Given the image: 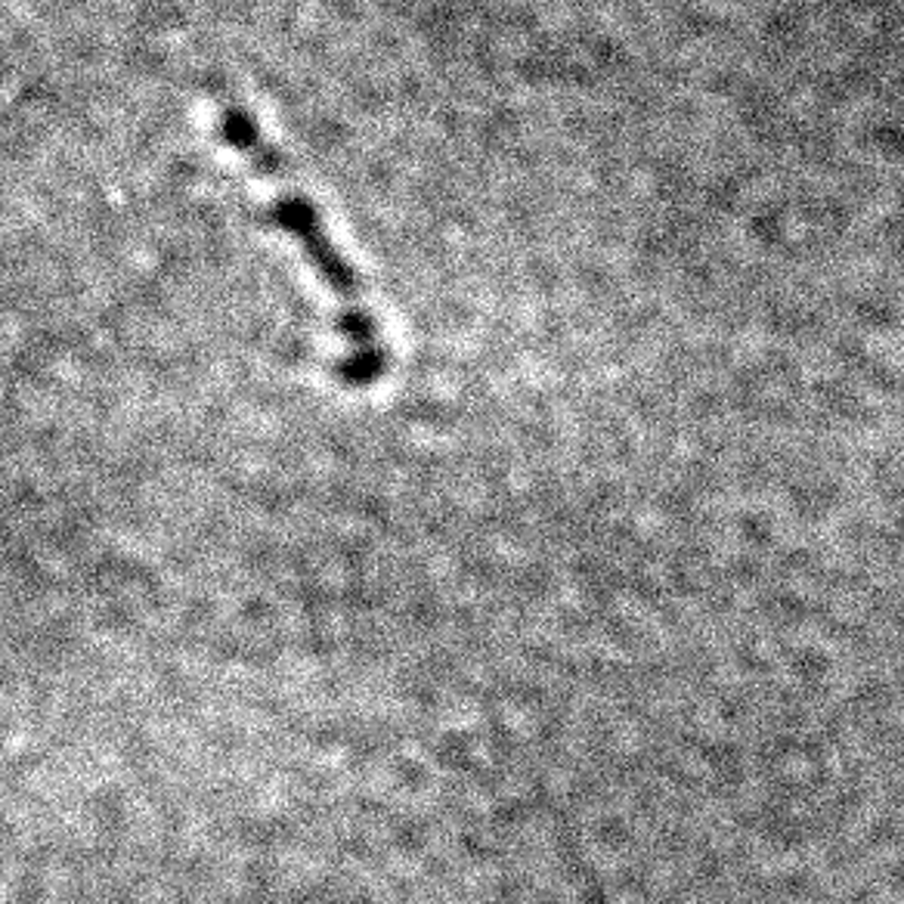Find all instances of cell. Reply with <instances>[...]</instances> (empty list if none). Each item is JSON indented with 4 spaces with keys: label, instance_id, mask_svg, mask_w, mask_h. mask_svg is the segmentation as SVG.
Instances as JSON below:
<instances>
[{
    "label": "cell",
    "instance_id": "6da1fadb",
    "mask_svg": "<svg viewBox=\"0 0 904 904\" xmlns=\"http://www.w3.org/2000/svg\"><path fill=\"white\" fill-rule=\"evenodd\" d=\"M211 115L217 137L227 143V149L264 186L270 223L282 236L295 242L307 270L326 289V295L332 297L338 332V356L332 363L334 381L347 391L375 388L391 369V351L354 260L338 245L322 208L301 186L282 149L260 127L252 106L242 102L236 90L220 84L211 94Z\"/></svg>",
    "mask_w": 904,
    "mask_h": 904
}]
</instances>
